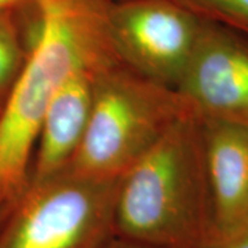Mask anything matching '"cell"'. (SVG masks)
Segmentation results:
<instances>
[{
	"label": "cell",
	"mask_w": 248,
	"mask_h": 248,
	"mask_svg": "<svg viewBox=\"0 0 248 248\" xmlns=\"http://www.w3.org/2000/svg\"><path fill=\"white\" fill-rule=\"evenodd\" d=\"M204 19L248 36V0H178Z\"/></svg>",
	"instance_id": "obj_10"
},
{
	"label": "cell",
	"mask_w": 248,
	"mask_h": 248,
	"mask_svg": "<svg viewBox=\"0 0 248 248\" xmlns=\"http://www.w3.org/2000/svg\"><path fill=\"white\" fill-rule=\"evenodd\" d=\"M108 35L117 60L142 76L177 89L204 18L178 0L109 1Z\"/></svg>",
	"instance_id": "obj_5"
},
{
	"label": "cell",
	"mask_w": 248,
	"mask_h": 248,
	"mask_svg": "<svg viewBox=\"0 0 248 248\" xmlns=\"http://www.w3.org/2000/svg\"><path fill=\"white\" fill-rule=\"evenodd\" d=\"M27 53V33L19 7L0 10V109L25 63Z\"/></svg>",
	"instance_id": "obj_9"
},
{
	"label": "cell",
	"mask_w": 248,
	"mask_h": 248,
	"mask_svg": "<svg viewBox=\"0 0 248 248\" xmlns=\"http://www.w3.org/2000/svg\"><path fill=\"white\" fill-rule=\"evenodd\" d=\"M109 1H120V0H109Z\"/></svg>",
	"instance_id": "obj_15"
},
{
	"label": "cell",
	"mask_w": 248,
	"mask_h": 248,
	"mask_svg": "<svg viewBox=\"0 0 248 248\" xmlns=\"http://www.w3.org/2000/svg\"><path fill=\"white\" fill-rule=\"evenodd\" d=\"M116 236L153 248H211L213 203L196 113L178 119L120 177Z\"/></svg>",
	"instance_id": "obj_2"
},
{
	"label": "cell",
	"mask_w": 248,
	"mask_h": 248,
	"mask_svg": "<svg viewBox=\"0 0 248 248\" xmlns=\"http://www.w3.org/2000/svg\"><path fill=\"white\" fill-rule=\"evenodd\" d=\"M189 112L174 89L119 60L107 62L94 73L89 125L69 167L95 177L120 178Z\"/></svg>",
	"instance_id": "obj_3"
},
{
	"label": "cell",
	"mask_w": 248,
	"mask_h": 248,
	"mask_svg": "<svg viewBox=\"0 0 248 248\" xmlns=\"http://www.w3.org/2000/svg\"><path fill=\"white\" fill-rule=\"evenodd\" d=\"M202 122L215 241H218L248 219V127L211 119Z\"/></svg>",
	"instance_id": "obj_7"
},
{
	"label": "cell",
	"mask_w": 248,
	"mask_h": 248,
	"mask_svg": "<svg viewBox=\"0 0 248 248\" xmlns=\"http://www.w3.org/2000/svg\"><path fill=\"white\" fill-rule=\"evenodd\" d=\"M102 248H153L149 246H145L141 243H137V241H131V240L124 239L120 236H115L110 241H108L107 244Z\"/></svg>",
	"instance_id": "obj_12"
},
{
	"label": "cell",
	"mask_w": 248,
	"mask_h": 248,
	"mask_svg": "<svg viewBox=\"0 0 248 248\" xmlns=\"http://www.w3.org/2000/svg\"><path fill=\"white\" fill-rule=\"evenodd\" d=\"M107 62L76 68L55 93L37 135L29 184L45 181L71 166L89 125L94 73Z\"/></svg>",
	"instance_id": "obj_8"
},
{
	"label": "cell",
	"mask_w": 248,
	"mask_h": 248,
	"mask_svg": "<svg viewBox=\"0 0 248 248\" xmlns=\"http://www.w3.org/2000/svg\"><path fill=\"white\" fill-rule=\"evenodd\" d=\"M31 0H0V10L18 9Z\"/></svg>",
	"instance_id": "obj_13"
},
{
	"label": "cell",
	"mask_w": 248,
	"mask_h": 248,
	"mask_svg": "<svg viewBox=\"0 0 248 248\" xmlns=\"http://www.w3.org/2000/svg\"><path fill=\"white\" fill-rule=\"evenodd\" d=\"M109 0H31L19 7L25 63L0 109V215L27 192L37 135L55 93L81 65L117 58L108 35Z\"/></svg>",
	"instance_id": "obj_1"
},
{
	"label": "cell",
	"mask_w": 248,
	"mask_h": 248,
	"mask_svg": "<svg viewBox=\"0 0 248 248\" xmlns=\"http://www.w3.org/2000/svg\"><path fill=\"white\" fill-rule=\"evenodd\" d=\"M119 179L68 167L29 184L0 225V248H102L116 236Z\"/></svg>",
	"instance_id": "obj_4"
},
{
	"label": "cell",
	"mask_w": 248,
	"mask_h": 248,
	"mask_svg": "<svg viewBox=\"0 0 248 248\" xmlns=\"http://www.w3.org/2000/svg\"><path fill=\"white\" fill-rule=\"evenodd\" d=\"M211 248H248V219L231 234L215 241Z\"/></svg>",
	"instance_id": "obj_11"
},
{
	"label": "cell",
	"mask_w": 248,
	"mask_h": 248,
	"mask_svg": "<svg viewBox=\"0 0 248 248\" xmlns=\"http://www.w3.org/2000/svg\"><path fill=\"white\" fill-rule=\"evenodd\" d=\"M4 218H6V217H3V215H0V225L3 223V221H4Z\"/></svg>",
	"instance_id": "obj_14"
},
{
	"label": "cell",
	"mask_w": 248,
	"mask_h": 248,
	"mask_svg": "<svg viewBox=\"0 0 248 248\" xmlns=\"http://www.w3.org/2000/svg\"><path fill=\"white\" fill-rule=\"evenodd\" d=\"M175 91L202 119L248 127V36L204 19Z\"/></svg>",
	"instance_id": "obj_6"
}]
</instances>
